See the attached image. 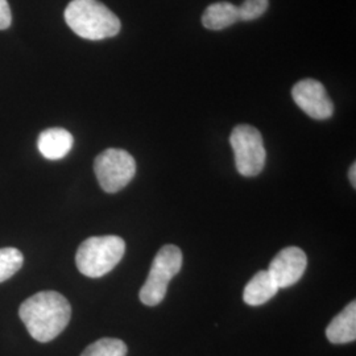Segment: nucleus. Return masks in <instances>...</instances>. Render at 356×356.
Here are the masks:
<instances>
[{"label": "nucleus", "instance_id": "nucleus-1", "mask_svg": "<svg viewBox=\"0 0 356 356\" xmlns=\"http://www.w3.org/2000/svg\"><path fill=\"white\" fill-rule=\"evenodd\" d=\"M19 316L29 335L41 343L57 338L69 325L72 306L63 294L40 292L26 298L20 305Z\"/></svg>", "mask_w": 356, "mask_h": 356}, {"label": "nucleus", "instance_id": "nucleus-2", "mask_svg": "<svg viewBox=\"0 0 356 356\" xmlns=\"http://www.w3.org/2000/svg\"><path fill=\"white\" fill-rule=\"evenodd\" d=\"M65 22L79 38L99 41L120 32V20L98 0H72L65 10Z\"/></svg>", "mask_w": 356, "mask_h": 356}, {"label": "nucleus", "instance_id": "nucleus-3", "mask_svg": "<svg viewBox=\"0 0 356 356\" xmlns=\"http://www.w3.org/2000/svg\"><path fill=\"white\" fill-rule=\"evenodd\" d=\"M126 252V243L115 235L92 236L78 248L76 263L78 270L91 279H99L111 272Z\"/></svg>", "mask_w": 356, "mask_h": 356}, {"label": "nucleus", "instance_id": "nucleus-4", "mask_svg": "<svg viewBox=\"0 0 356 356\" xmlns=\"http://www.w3.org/2000/svg\"><path fill=\"white\" fill-rule=\"evenodd\" d=\"M182 268V252L177 245L166 244L153 259L152 267L139 297L147 306L159 305L165 298L168 285Z\"/></svg>", "mask_w": 356, "mask_h": 356}, {"label": "nucleus", "instance_id": "nucleus-5", "mask_svg": "<svg viewBox=\"0 0 356 356\" xmlns=\"http://www.w3.org/2000/svg\"><path fill=\"white\" fill-rule=\"evenodd\" d=\"M229 144L235 154L236 169L242 176L254 177L261 173L267 152L259 129L248 124H239L232 129Z\"/></svg>", "mask_w": 356, "mask_h": 356}, {"label": "nucleus", "instance_id": "nucleus-6", "mask_svg": "<svg viewBox=\"0 0 356 356\" xmlns=\"http://www.w3.org/2000/svg\"><path fill=\"white\" fill-rule=\"evenodd\" d=\"M94 172L103 191L118 193L135 177L136 161L124 149L108 148L97 156Z\"/></svg>", "mask_w": 356, "mask_h": 356}, {"label": "nucleus", "instance_id": "nucleus-7", "mask_svg": "<svg viewBox=\"0 0 356 356\" xmlns=\"http://www.w3.org/2000/svg\"><path fill=\"white\" fill-rule=\"evenodd\" d=\"M293 101L313 119L326 120L332 116L334 104L325 86L312 78L297 82L292 89Z\"/></svg>", "mask_w": 356, "mask_h": 356}, {"label": "nucleus", "instance_id": "nucleus-8", "mask_svg": "<svg viewBox=\"0 0 356 356\" xmlns=\"http://www.w3.org/2000/svg\"><path fill=\"white\" fill-rule=\"evenodd\" d=\"M307 257L298 247H286L270 261L268 273L279 288H289L301 280L305 273Z\"/></svg>", "mask_w": 356, "mask_h": 356}, {"label": "nucleus", "instance_id": "nucleus-9", "mask_svg": "<svg viewBox=\"0 0 356 356\" xmlns=\"http://www.w3.org/2000/svg\"><path fill=\"white\" fill-rule=\"evenodd\" d=\"M73 135L64 128H48L38 136L40 153L48 160H61L73 148Z\"/></svg>", "mask_w": 356, "mask_h": 356}, {"label": "nucleus", "instance_id": "nucleus-10", "mask_svg": "<svg viewBox=\"0 0 356 356\" xmlns=\"http://www.w3.org/2000/svg\"><path fill=\"white\" fill-rule=\"evenodd\" d=\"M326 337L334 344L355 342L356 339V302L353 301L332 319L326 329Z\"/></svg>", "mask_w": 356, "mask_h": 356}, {"label": "nucleus", "instance_id": "nucleus-11", "mask_svg": "<svg viewBox=\"0 0 356 356\" xmlns=\"http://www.w3.org/2000/svg\"><path fill=\"white\" fill-rule=\"evenodd\" d=\"M279 289L280 288L268 273V270H260L245 285L243 292V300L247 305H263L269 300H272L277 294Z\"/></svg>", "mask_w": 356, "mask_h": 356}, {"label": "nucleus", "instance_id": "nucleus-12", "mask_svg": "<svg viewBox=\"0 0 356 356\" xmlns=\"http://www.w3.org/2000/svg\"><path fill=\"white\" fill-rule=\"evenodd\" d=\"M239 20L238 7L229 1H218L206 8L202 24L210 31H220L235 24Z\"/></svg>", "mask_w": 356, "mask_h": 356}, {"label": "nucleus", "instance_id": "nucleus-13", "mask_svg": "<svg viewBox=\"0 0 356 356\" xmlns=\"http://www.w3.org/2000/svg\"><path fill=\"white\" fill-rule=\"evenodd\" d=\"M127 346L115 338H102L85 348L81 356H126Z\"/></svg>", "mask_w": 356, "mask_h": 356}, {"label": "nucleus", "instance_id": "nucleus-14", "mask_svg": "<svg viewBox=\"0 0 356 356\" xmlns=\"http://www.w3.org/2000/svg\"><path fill=\"white\" fill-rule=\"evenodd\" d=\"M23 261V254L17 248H0V282L11 279L22 268Z\"/></svg>", "mask_w": 356, "mask_h": 356}, {"label": "nucleus", "instance_id": "nucleus-15", "mask_svg": "<svg viewBox=\"0 0 356 356\" xmlns=\"http://www.w3.org/2000/svg\"><path fill=\"white\" fill-rule=\"evenodd\" d=\"M269 1L268 0H244L242 6L238 7L239 20L243 22H252L261 15H264L268 10Z\"/></svg>", "mask_w": 356, "mask_h": 356}, {"label": "nucleus", "instance_id": "nucleus-16", "mask_svg": "<svg viewBox=\"0 0 356 356\" xmlns=\"http://www.w3.org/2000/svg\"><path fill=\"white\" fill-rule=\"evenodd\" d=\"M13 23V13L7 0H0V31L10 28Z\"/></svg>", "mask_w": 356, "mask_h": 356}, {"label": "nucleus", "instance_id": "nucleus-17", "mask_svg": "<svg viewBox=\"0 0 356 356\" xmlns=\"http://www.w3.org/2000/svg\"><path fill=\"white\" fill-rule=\"evenodd\" d=\"M348 177H350V181H351V185L356 188V164L354 163L351 168H350V172H348Z\"/></svg>", "mask_w": 356, "mask_h": 356}]
</instances>
